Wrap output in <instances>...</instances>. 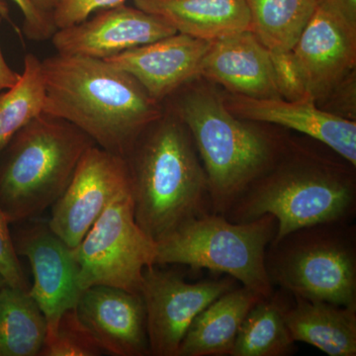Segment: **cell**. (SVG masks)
<instances>
[{
    "instance_id": "20",
    "label": "cell",
    "mask_w": 356,
    "mask_h": 356,
    "mask_svg": "<svg viewBox=\"0 0 356 356\" xmlns=\"http://www.w3.org/2000/svg\"><path fill=\"white\" fill-rule=\"evenodd\" d=\"M294 299L285 322L295 343L310 344L330 356L356 355V309Z\"/></svg>"
},
{
    "instance_id": "29",
    "label": "cell",
    "mask_w": 356,
    "mask_h": 356,
    "mask_svg": "<svg viewBox=\"0 0 356 356\" xmlns=\"http://www.w3.org/2000/svg\"><path fill=\"white\" fill-rule=\"evenodd\" d=\"M23 15V34L28 40L44 42L57 31L53 16L40 11L30 0H13Z\"/></svg>"
},
{
    "instance_id": "32",
    "label": "cell",
    "mask_w": 356,
    "mask_h": 356,
    "mask_svg": "<svg viewBox=\"0 0 356 356\" xmlns=\"http://www.w3.org/2000/svg\"><path fill=\"white\" fill-rule=\"evenodd\" d=\"M30 1L42 13L53 16L54 11L62 0H30Z\"/></svg>"
},
{
    "instance_id": "9",
    "label": "cell",
    "mask_w": 356,
    "mask_h": 356,
    "mask_svg": "<svg viewBox=\"0 0 356 356\" xmlns=\"http://www.w3.org/2000/svg\"><path fill=\"white\" fill-rule=\"evenodd\" d=\"M238 286V281L229 275L189 283L177 271L159 269L156 264L146 267L140 293L146 307L151 355L177 356L194 318Z\"/></svg>"
},
{
    "instance_id": "22",
    "label": "cell",
    "mask_w": 356,
    "mask_h": 356,
    "mask_svg": "<svg viewBox=\"0 0 356 356\" xmlns=\"http://www.w3.org/2000/svg\"><path fill=\"white\" fill-rule=\"evenodd\" d=\"M281 292L261 298L243 320L229 356H289L297 350L285 322Z\"/></svg>"
},
{
    "instance_id": "33",
    "label": "cell",
    "mask_w": 356,
    "mask_h": 356,
    "mask_svg": "<svg viewBox=\"0 0 356 356\" xmlns=\"http://www.w3.org/2000/svg\"><path fill=\"white\" fill-rule=\"evenodd\" d=\"M0 13H1L2 15H3L4 20L7 21L8 23H10V25L13 26V29L18 33V35H19L20 39H22L19 28L16 27V26L14 25L13 20H11L10 13H9V6L8 4H7L6 0H0Z\"/></svg>"
},
{
    "instance_id": "25",
    "label": "cell",
    "mask_w": 356,
    "mask_h": 356,
    "mask_svg": "<svg viewBox=\"0 0 356 356\" xmlns=\"http://www.w3.org/2000/svg\"><path fill=\"white\" fill-rule=\"evenodd\" d=\"M105 351L77 318L76 309L65 312L57 330L46 339L42 356H98Z\"/></svg>"
},
{
    "instance_id": "11",
    "label": "cell",
    "mask_w": 356,
    "mask_h": 356,
    "mask_svg": "<svg viewBox=\"0 0 356 356\" xmlns=\"http://www.w3.org/2000/svg\"><path fill=\"white\" fill-rule=\"evenodd\" d=\"M13 238L18 257L30 262L34 284L29 292L43 312L48 325L46 339H50L60 318L76 307L83 292L74 248L51 231L48 222H31Z\"/></svg>"
},
{
    "instance_id": "8",
    "label": "cell",
    "mask_w": 356,
    "mask_h": 356,
    "mask_svg": "<svg viewBox=\"0 0 356 356\" xmlns=\"http://www.w3.org/2000/svg\"><path fill=\"white\" fill-rule=\"evenodd\" d=\"M156 250V243L136 222L130 188L110 203L74 248L81 290L106 285L140 293Z\"/></svg>"
},
{
    "instance_id": "14",
    "label": "cell",
    "mask_w": 356,
    "mask_h": 356,
    "mask_svg": "<svg viewBox=\"0 0 356 356\" xmlns=\"http://www.w3.org/2000/svg\"><path fill=\"white\" fill-rule=\"evenodd\" d=\"M74 309L79 322L105 353L151 355L146 307L140 293L95 285L81 293Z\"/></svg>"
},
{
    "instance_id": "2",
    "label": "cell",
    "mask_w": 356,
    "mask_h": 356,
    "mask_svg": "<svg viewBox=\"0 0 356 356\" xmlns=\"http://www.w3.org/2000/svg\"><path fill=\"white\" fill-rule=\"evenodd\" d=\"M124 159L136 222L154 242L185 222L213 213L195 144L175 115L165 110L138 136Z\"/></svg>"
},
{
    "instance_id": "12",
    "label": "cell",
    "mask_w": 356,
    "mask_h": 356,
    "mask_svg": "<svg viewBox=\"0 0 356 356\" xmlns=\"http://www.w3.org/2000/svg\"><path fill=\"white\" fill-rule=\"evenodd\" d=\"M175 33L163 18L125 3L98 11L79 24L58 29L51 40L62 55L105 60Z\"/></svg>"
},
{
    "instance_id": "13",
    "label": "cell",
    "mask_w": 356,
    "mask_h": 356,
    "mask_svg": "<svg viewBox=\"0 0 356 356\" xmlns=\"http://www.w3.org/2000/svg\"><path fill=\"white\" fill-rule=\"evenodd\" d=\"M292 51L309 93L316 102H322L355 69L356 29L317 6Z\"/></svg>"
},
{
    "instance_id": "17",
    "label": "cell",
    "mask_w": 356,
    "mask_h": 356,
    "mask_svg": "<svg viewBox=\"0 0 356 356\" xmlns=\"http://www.w3.org/2000/svg\"><path fill=\"white\" fill-rule=\"evenodd\" d=\"M221 84L232 95L281 98L269 50L250 30L210 42L199 77Z\"/></svg>"
},
{
    "instance_id": "15",
    "label": "cell",
    "mask_w": 356,
    "mask_h": 356,
    "mask_svg": "<svg viewBox=\"0 0 356 356\" xmlns=\"http://www.w3.org/2000/svg\"><path fill=\"white\" fill-rule=\"evenodd\" d=\"M234 115L243 120L275 124L322 143L356 166V122L318 108L314 98L287 102L232 95L222 98Z\"/></svg>"
},
{
    "instance_id": "28",
    "label": "cell",
    "mask_w": 356,
    "mask_h": 356,
    "mask_svg": "<svg viewBox=\"0 0 356 356\" xmlns=\"http://www.w3.org/2000/svg\"><path fill=\"white\" fill-rule=\"evenodd\" d=\"M127 0H62L53 13L57 29L79 24L92 14L125 4Z\"/></svg>"
},
{
    "instance_id": "21",
    "label": "cell",
    "mask_w": 356,
    "mask_h": 356,
    "mask_svg": "<svg viewBox=\"0 0 356 356\" xmlns=\"http://www.w3.org/2000/svg\"><path fill=\"white\" fill-rule=\"evenodd\" d=\"M48 325L29 290L4 285L0 291V356H37Z\"/></svg>"
},
{
    "instance_id": "4",
    "label": "cell",
    "mask_w": 356,
    "mask_h": 356,
    "mask_svg": "<svg viewBox=\"0 0 356 356\" xmlns=\"http://www.w3.org/2000/svg\"><path fill=\"white\" fill-rule=\"evenodd\" d=\"M165 102L163 109L191 134L216 214H226L286 145L278 136L232 113L221 96L209 88L185 86Z\"/></svg>"
},
{
    "instance_id": "7",
    "label": "cell",
    "mask_w": 356,
    "mask_h": 356,
    "mask_svg": "<svg viewBox=\"0 0 356 356\" xmlns=\"http://www.w3.org/2000/svg\"><path fill=\"white\" fill-rule=\"evenodd\" d=\"M277 231V220L266 214L234 222L216 213L194 218L156 243V266H187L225 273L261 295L274 289L267 276L266 252Z\"/></svg>"
},
{
    "instance_id": "6",
    "label": "cell",
    "mask_w": 356,
    "mask_h": 356,
    "mask_svg": "<svg viewBox=\"0 0 356 356\" xmlns=\"http://www.w3.org/2000/svg\"><path fill=\"white\" fill-rule=\"evenodd\" d=\"M273 286L309 301L356 309V227L332 222L295 229L266 252Z\"/></svg>"
},
{
    "instance_id": "31",
    "label": "cell",
    "mask_w": 356,
    "mask_h": 356,
    "mask_svg": "<svg viewBox=\"0 0 356 356\" xmlns=\"http://www.w3.org/2000/svg\"><path fill=\"white\" fill-rule=\"evenodd\" d=\"M3 20V15L0 13V27H1ZM20 76L19 72H15L11 69L10 65L7 64L3 51H2L1 44H0V91L13 88L19 81Z\"/></svg>"
},
{
    "instance_id": "18",
    "label": "cell",
    "mask_w": 356,
    "mask_h": 356,
    "mask_svg": "<svg viewBox=\"0 0 356 356\" xmlns=\"http://www.w3.org/2000/svg\"><path fill=\"white\" fill-rule=\"evenodd\" d=\"M138 8L163 18L177 33L214 41L250 30L245 0H133Z\"/></svg>"
},
{
    "instance_id": "3",
    "label": "cell",
    "mask_w": 356,
    "mask_h": 356,
    "mask_svg": "<svg viewBox=\"0 0 356 356\" xmlns=\"http://www.w3.org/2000/svg\"><path fill=\"white\" fill-rule=\"evenodd\" d=\"M356 166L286 144L264 175L222 215L248 222L264 215L277 220L273 241L295 229L332 222H353L356 214Z\"/></svg>"
},
{
    "instance_id": "30",
    "label": "cell",
    "mask_w": 356,
    "mask_h": 356,
    "mask_svg": "<svg viewBox=\"0 0 356 356\" xmlns=\"http://www.w3.org/2000/svg\"><path fill=\"white\" fill-rule=\"evenodd\" d=\"M318 6L336 13L356 29V0H318Z\"/></svg>"
},
{
    "instance_id": "24",
    "label": "cell",
    "mask_w": 356,
    "mask_h": 356,
    "mask_svg": "<svg viewBox=\"0 0 356 356\" xmlns=\"http://www.w3.org/2000/svg\"><path fill=\"white\" fill-rule=\"evenodd\" d=\"M44 98L41 60L27 54L18 83L0 91V153L18 131L43 112Z\"/></svg>"
},
{
    "instance_id": "1",
    "label": "cell",
    "mask_w": 356,
    "mask_h": 356,
    "mask_svg": "<svg viewBox=\"0 0 356 356\" xmlns=\"http://www.w3.org/2000/svg\"><path fill=\"white\" fill-rule=\"evenodd\" d=\"M41 62L44 113L74 124L110 153L124 158L165 112L135 77L106 60L57 53Z\"/></svg>"
},
{
    "instance_id": "16",
    "label": "cell",
    "mask_w": 356,
    "mask_h": 356,
    "mask_svg": "<svg viewBox=\"0 0 356 356\" xmlns=\"http://www.w3.org/2000/svg\"><path fill=\"white\" fill-rule=\"evenodd\" d=\"M210 42L175 33L105 60L135 77L152 98L163 104L199 77Z\"/></svg>"
},
{
    "instance_id": "26",
    "label": "cell",
    "mask_w": 356,
    "mask_h": 356,
    "mask_svg": "<svg viewBox=\"0 0 356 356\" xmlns=\"http://www.w3.org/2000/svg\"><path fill=\"white\" fill-rule=\"evenodd\" d=\"M269 56L276 86L282 99L298 102L312 97L292 50L269 51Z\"/></svg>"
},
{
    "instance_id": "27",
    "label": "cell",
    "mask_w": 356,
    "mask_h": 356,
    "mask_svg": "<svg viewBox=\"0 0 356 356\" xmlns=\"http://www.w3.org/2000/svg\"><path fill=\"white\" fill-rule=\"evenodd\" d=\"M8 220L0 207V273L10 286L29 290V284L14 247Z\"/></svg>"
},
{
    "instance_id": "19",
    "label": "cell",
    "mask_w": 356,
    "mask_h": 356,
    "mask_svg": "<svg viewBox=\"0 0 356 356\" xmlns=\"http://www.w3.org/2000/svg\"><path fill=\"white\" fill-rule=\"evenodd\" d=\"M261 298L242 285L222 294L194 318L177 356L229 355L243 320Z\"/></svg>"
},
{
    "instance_id": "34",
    "label": "cell",
    "mask_w": 356,
    "mask_h": 356,
    "mask_svg": "<svg viewBox=\"0 0 356 356\" xmlns=\"http://www.w3.org/2000/svg\"><path fill=\"white\" fill-rule=\"evenodd\" d=\"M6 284H7L6 278H4V276L0 273V291H1L2 288H3Z\"/></svg>"
},
{
    "instance_id": "5",
    "label": "cell",
    "mask_w": 356,
    "mask_h": 356,
    "mask_svg": "<svg viewBox=\"0 0 356 356\" xmlns=\"http://www.w3.org/2000/svg\"><path fill=\"white\" fill-rule=\"evenodd\" d=\"M95 145L74 124L44 112L18 131L0 153V207L9 222L51 207Z\"/></svg>"
},
{
    "instance_id": "23",
    "label": "cell",
    "mask_w": 356,
    "mask_h": 356,
    "mask_svg": "<svg viewBox=\"0 0 356 356\" xmlns=\"http://www.w3.org/2000/svg\"><path fill=\"white\" fill-rule=\"evenodd\" d=\"M250 31L269 51L292 50L315 13L318 0H245Z\"/></svg>"
},
{
    "instance_id": "10",
    "label": "cell",
    "mask_w": 356,
    "mask_h": 356,
    "mask_svg": "<svg viewBox=\"0 0 356 356\" xmlns=\"http://www.w3.org/2000/svg\"><path fill=\"white\" fill-rule=\"evenodd\" d=\"M130 188L125 159L95 145L83 154L64 193L51 206L49 227L74 248L110 203Z\"/></svg>"
}]
</instances>
